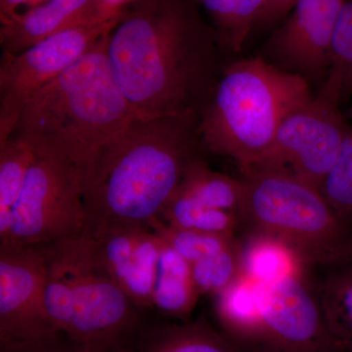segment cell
<instances>
[{
  "instance_id": "obj_1",
  "label": "cell",
  "mask_w": 352,
  "mask_h": 352,
  "mask_svg": "<svg viewBox=\"0 0 352 352\" xmlns=\"http://www.w3.org/2000/svg\"><path fill=\"white\" fill-rule=\"evenodd\" d=\"M194 2L138 0L109 34L113 78L138 119L200 115L229 63Z\"/></svg>"
},
{
  "instance_id": "obj_2",
  "label": "cell",
  "mask_w": 352,
  "mask_h": 352,
  "mask_svg": "<svg viewBox=\"0 0 352 352\" xmlns=\"http://www.w3.org/2000/svg\"><path fill=\"white\" fill-rule=\"evenodd\" d=\"M200 115L135 119L82 170L87 235L149 226L179 186L201 146Z\"/></svg>"
},
{
  "instance_id": "obj_3",
  "label": "cell",
  "mask_w": 352,
  "mask_h": 352,
  "mask_svg": "<svg viewBox=\"0 0 352 352\" xmlns=\"http://www.w3.org/2000/svg\"><path fill=\"white\" fill-rule=\"evenodd\" d=\"M110 32L32 95L11 135L27 140L36 153L63 157L83 170L102 147L138 119L109 63Z\"/></svg>"
},
{
  "instance_id": "obj_4",
  "label": "cell",
  "mask_w": 352,
  "mask_h": 352,
  "mask_svg": "<svg viewBox=\"0 0 352 352\" xmlns=\"http://www.w3.org/2000/svg\"><path fill=\"white\" fill-rule=\"evenodd\" d=\"M312 95L307 80L258 55L229 62L201 111V146L240 170L250 168L268 151L285 116Z\"/></svg>"
},
{
  "instance_id": "obj_5",
  "label": "cell",
  "mask_w": 352,
  "mask_h": 352,
  "mask_svg": "<svg viewBox=\"0 0 352 352\" xmlns=\"http://www.w3.org/2000/svg\"><path fill=\"white\" fill-rule=\"evenodd\" d=\"M44 305L58 332L85 352H132L147 322L102 270L85 234L48 244Z\"/></svg>"
},
{
  "instance_id": "obj_6",
  "label": "cell",
  "mask_w": 352,
  "mask_h": 352,
  "mask_svg": "<svg viewBox=\"0 0 352 352\" xmlns=\"http://www.w3.org/2000/svg\"><path fill=\"white\" fill-rule=\"evenodd\" d=\"M241 171L245 232L286 243L314 271L352 261V228L318 189L283 170L254 166Z\"/></svg>"
},
{
  "instance_id": "obj_7",
  "label": "cell",
  "mask_w": 352,
  "mask_h": 352,
  "mask_svg": "<svg viewBox=\"0 0 352 352\" xmlns=\"http://www.w3.org/2000/svg\"><path fill=\"white\" fill-rule=\"evenodd\" d=\"M11 217L8 239L0 244L46 245L82 235V170L63 157L36 153Z\"/></svg>"
},
{
  "instance_id": "obj_8",
  "label": "cell",
  "mask_w": 352,
  "mask_h": 352,
  "mask_svg": "<svg viewBox=\"0 0 352 352\" xmlns=\"http://www.w3.org/2000/svg\"><path fill=\"white\" fill-rule=\"evenodd\" d=\"M349 127L339 105L314 94L285 116L270 149L254 166L283 170L319 190Z\"/></svg>"
},
{
  "instance_id": "obj_9",
  "label": "cell",
  "mask_w": 352,
  "mask_h": 352,
  "mask_svg": "<svg viewBox=\"0 0 352 352\" xmlns=\"http://www.w3.org/2000/svg\"><path fill=\"white\" fill-rule=\"evenodd\" d=\"M120 15L60 32L18 54L2 55L0 143L10 138L32 95L80 61L115 27Z\"/></svg>"
},
{
  "instance_id": "obj_10",
  "label": "cell",
  "mask_w": 352,
  "mask_h": 352,
  "mask_svg": "<svg viewBox=\"0 0 352 352\" xmlns=\"http://www.w3.org/2000/svg\"><path fill=\"white\" fill-rule=\"evenodd\" d=\"M259 321L245 352H340L329 333L311 277L256 283Z\"/></svg>"
},
{
  "instance_id": "obj_11",
  "label": "cell",
  "mask_w": 352,
  "mask_h": 352,
  "mask_svg": "<svg viewBox=\"0 0 352 352\" xmlns=\"http://www.w3.org/2000/svg\"><path fill=\"white\" fill-rule=\"evenodd\" d=\"M48 244H0V346L60 335L44 305Z\"/></svg>"
},
{
  "instance_id": "obj_12",
  "label": "cell",
  "mask_w": 352,
  "mask_h": 352,
  "mask_svg": "<svg viewBox=\"0 0 352 352\" xmlns=\"http://www.w3.org/2000/svg\"><path fill=\"white\" fill-rule=\"evenodd\" d=\"M344 0H296L286 19L263 44L258 56L303 80L325 78L336 25Z\"/></svg>"
},
{
  "instance_id": "obj_13",
  "label": "cell",
  "mask_w": 352,
  "mask_h": 352,
  "mask_svg": "<svg viewBox=\"0 0 352 352\" xmlns=\"http://www.w3.org/2000/svg\"><path fill=\"white\" fill-rule=\"evenodd\" d=\"M87 236L104 272L140 309L153 308L161 238L147 226L112 227Z\"/></svg>"
},
{
  "instance_id": "obj_14",
  "label": "cell",
  "mask_w": 352,
  "mask_h": 352,
  "mask_svg": "<svg viewBox=\"0 0 352 352\" xmlns=\"http://www.w3.org/2000/svg\"><path fill=\"white\" fill-rule=\"evenodd\" d=\"M118 16L104 12L99 0H45L25 12L0 17V45L3 54H18L60 32Z\"/></svg>"
},
{
  "instance_id": "obj_15",
  "label": "cell",
  "mask_w": 352,
  "mask_h": 352,
  "mask_svg": "<svg viewBox=\"0 0 352 352\" xmlns=\"http://www.w3.org/2000/svg\"><path fill=\"white\" fill-rule=\"evenodd\" d=\"M132 352H238L206 318L178 323L146 322Z\"/></svg>"
},
{
  "instance_id": "obj_16",
  "label": "cell",
  "mask_w": 352,
  "mask_h": 352,
  "mask_svg": "<svg viewBox=\"0 0 352 352\" xmlns=\"http://www.w3.org/2000/svg\"><path fill=\"white\" fill-rule=\"evenodd\" d=\"M312 284L333 342L352 352V261L314 271Z\"/></svg>"
},
{
  "instance_id": "obj_17",
  "label": "cell",
  "mask_w": 352,
  "mask_h": 352,
  "mask_svg": "<svg viewBox=\"0 0 352 352\" xmlns=\"http://www.w3.org/2000/svg\"><path fill=\"white\" fill-rule=\"evenodd\" d=\"M161 254L154 292L153 308L176 320L187 321L201 294L192 275L191 265L161 238Z\"/></svg>"
},
{
  "instance_id": "obj_18",
  "label": "cell",
  "mask_w": 352,
  "mask_h": 352,
  "mask_svg": "<svg viewBox=\"0 0 352 352\" xmlns=\"http://www.w3.org/2000/svg\"><path fill=\"white\" fill-rule=\"evenodd\" d=\"M242 242L245 276L271 281L285 276L311 277L314 271L286 243L265 234L245 232Z\"/></svg>"
},
{
  "instance_id": "obj_19",
  "label": "cell",
  "mask_w": 352,
  "mask_h": 352,
  "mask_svg": "<svg viewBox=\"0 0 352 352\" xmlns=\"http://www.w3.org/2000/svg\"><path fill=\"white\" fill-rule=\"evenodd\" d=\"M214 312L219 330L236 351H247L259 321L256 282L244 275L215 296Z\"/></svg>"
},
{
  "instance_id": "obj_20",
  "label": "cell",
  "mask_w": 352,
  "mask_h": 352,
  "mask_svg": "<svg viewBox=\"0 0 352 352\" xmlns=\"http://www.w3.org/2000/svg\"><path fill=\"white\" fill-rule=\"evenodd\" d=\"M207 13L220 43L233 54L256 29L268 0H194Z\"/></svg>"
},
{
  "instance_id": "obj_21",
  "label": "cell",
  "mask_w": 352,
  "mask_h": 352,
  "mask_svg": "<svg viewBox=\"0 0 352 352\" xmlns=\"http://www.w3.org/2000/svg\"><path fill=\"white\" fill-rule=\"evenodd\" d=\"M177 189L206 207L226 210L240 217L244 198L243 180L212 170L200 157L190 162Z\"/></svg>"
},
{
  "instance_id": "obj_22",
  "label": "cell",
  "mask_w": 352,
  "mask_h": 352,
  "mask_svg": "<svg viewBox=\"0 0 352 352\" xmlns=\"http://www.w3.org/2000/svg\"><path fill=\"white\" fill-rule=\"evenodd\" d=\"M160 219L168 226L198 232L236 235L241 228L239 215L206 207L176 189Z\"/></svg>"
},
{
  "instance_id": "obj_23",
  "label": "cell",
  "mask_w": 352,
  "mask_h": 352,
  "mask_svg": "<svg viewBox=\"0 0 352 352\" xmlns=\"http://www.w3.org/2000/svg\"><path fill=\"white\" fill-rule=\"evenodd\" d=\"M319 94L339 105L352 98V0H344L333 34L331 65Z\"/></svg>"
},
{
  "instance_id": "obj_24",
  "label": "cell",
  "mask_w": 352,
  "mask_h": 352,
  "mask_svg": "<svg viewBox=\"0 0 352 352\" xmlns=\"http://www.w3.org/2000/svg\"><path fill=\"white\" fill-rule=\"evenodd\" d=\"M190 265L199 293L217 296L245 275L242 242Z\"/></svg>"
},
{
  "instance_id": "obj_25",
  "label": "cell",
  "mask_w": 352,
  "mask_h": 352,
  "mask_svg": "<svg viewBox=\"0 0 352 352\" xmlns=\"http://www.w3.org/2000/svg\"><path fill=\"white\" fill-rule=\"evenodd\" d=\"M36 157L34 148L19 136L0 143V212H10Z\"/></svg>"
},
{
  "instance_id": "obj_26",
  "label": "cell",
  "mask_w": 352,
  "mask_h": 352,
  "mask_svg": "<svg viewBox=\"0 0 352 352\" xmlns=\"http://www.w3.org/2000/svg\"><path fill=\"white\" fill-rule=\"evenodd\" d=\"M149 226L160 238L170 245L190 264L212 256L230 247L238 240L236 235L204 233L176 228L168 226L160 217L152 220Z\"/></svg>"
},
{
  "instance_id": "obj_27",
  "label": "cell",
  "mask_w": 352,
  "mask_h": 352,
  "mask_svg": "<svg viewBox=\"0 0 352 352\" xmlns=\"http://www.w3.org/2000/svg\"><path fill=\"white\" fill-rule=\"evenodd\" d=\"M319 191L338 217L352 228V126Z\"/></svg>"
},
{
  "instance_id": "obj_28",
  "label": "cell",
  "mask_w": 352,
  "mask_h": 352,
  "mask_svg": "<svg viewBox=\"0 0 352 352\" xmlns=\"http://www.w3.org/2000/svg\"><path fill=\"white\" fill-rule=\"evenodd\" d=\"M0 352H85L66 336L60 335L38 342L0 346Z\"/></svg>"
},
{
  "instance_id": "obj_29",
  "label": "cell",
  "mask_w": 352,
  "mask_h": 352,
  "mask_svg": "<svg viewBox=\"0 0 352 352\" xmlns=\"http://www.w3.org/2000/svg\"><path fill=\"white\" fill-rule=\"evenodd\" d=\"M296 0H268L256 28L272 27L281 24L291 12Z\"/></svg>"
},
{
  "instance_id": "obj_30",
  "label": "cell",
  "mask_w": 352,
  "mask_h": 352,
  "mask_svg": "<svg viewBox=\"0 0 352 352\" xmlns=\"http://www.w3.org/2000/svg\"><path fill=\"white\" fill-rule=\"evenodd\" d=\"M45 0H0V17H9V16L18 14V9L22 6L30 8L43 3Z\"/></svg>"
},
{
  "instance_id": "obj_31",
  "label": "cell",
  "mask_w": 352,
  "mask_h": 352,
  "mask_svg": "<svg viewBox=\"0 0 352 352\" xmlns=\"http://www.w3.org/2000/svg\"><path fill=\"white\" fill-rule=\"evenodd\" d=\"M138 0H99L104 12L110 16H118L124 10V7L134 3Z\"/></svg>"
},
{
  "instance_id": "obj_32",
  "label": "cell",
  "mask_w": 352,
  "mask_h": 352,
  "mask_svg": "<svg viewBox=\"0 0 352 352\" xmlns=\"http://www.w3.org/2000/svg\"><path fill=\"white\" fill-rule=\"evenodd\" d=\"M344 115H346L347 120H351L352 122V104L351 106H349V108H347V110L346 111V113H344Z\"/></svg>"
}]
</instances>
